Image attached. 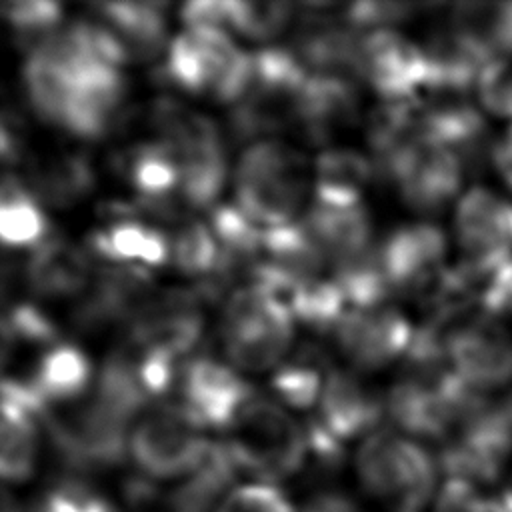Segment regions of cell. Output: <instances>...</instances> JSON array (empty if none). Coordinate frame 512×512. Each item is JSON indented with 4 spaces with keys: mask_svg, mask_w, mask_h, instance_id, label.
I'll use <instances>...</instances> for the list:
<instances>
[{
    "mask_svg": "<svg viewBox=\"0 0 512 512\" xmlns=\"http://www.w3.org/2000/svg\"><path fill=\"white\" fill-rule=\"evenodd\" d=\"M180 20L184 28L194 26H212V28H230L232 18V0H194L180 6Z\"/></svg>",
    "mask_w": 512,
    "mask_h": 512,
    "instance_id": "42",
    "label": "cell"
},
{
    "mask_svg": "<svg viewBox=\"0 0 512 512\" xmlns=\"http://www.w3.org/2000/svg\"><path fill=\"white\" fill-rule=\"evenodd\" d=\"M238 474L276 484L302 472L306 428L276 400L254 394L224 432Z\"/></svg>",
    "mask_w": 512,
    "mask_h": 512,
    "instance_id": "5",
    "label": "cell"
},
{
    "mask_svg": "<svg viewBox=\"0 0 512 512\" xmlns=\"http://www.w3.org/2000/svg\"><path fill=\"white\" fill-rule=\"evenodd\" d=\"M218 334L224 354L238 370L262 372L278 368L290 352L294 316L276 296L242 284L224 300Z\"/></svg>",
    "mask_w": 512,
    "mask_h": 512,
    "instance_id": "6",
    "label": "cell"
},
{
    "mask_svg": "<svg viewBox=\"0 0 512 512\" xmlns=\"http://www.w3.org/2000/svg\"><path fill=\"white\" fill-rule=\"evenodd\" d=\"M354 466L366 496L390 512H418L438 492V460L418 440L390 428L362 440Z\"/></svg>",
    "mask_w": 512,
    "mask_h": 512,
    "instance_id": "4",
    "label": "cell"
},
{
    "mask_svg": "<svg viewBox=\"0 0 512 512\" xmlns=\"http://www.w3.org/2000/svg\"><path fill=\"white\" fill-rule=\"evenodd\" d=\"M220 512H296V508L276 484L246 482L230 490Z\"/></svg>",
    "mask_w": 512,
    "mask_h": 512,
    "instance_id": "40",
    "label": "cell"
},
{
    "mask_svg": "<svg viewBox=\"0 0 512 512\" xmlns=\"http://www.w3.org/2000/svg\"><path fill=\"white\" fill-rule=\"evenodd\" d=\"M0 230L8 248H36L52 232L42 204L24 184L22 176L6 172L0 188Z\"/></svg>",
    "mask_w": 512,
    "mask_h": 512,
    "instance_id": "30",
    "label": "cell"
},
{
    "mask_svg": "<svg viewBox=\"0 0 512 512\" xmlns=\"http://www.w3.org/2000/svg\"><path fill=\"white\" fill-rule=\"evenodd\" d=\"M118 162L136 198L156 200L180 196V166L170 142L162 138L140 142Z\"/></svg>",
    "mask_w": 512,
    "mask_h": 512,
    "instance_id": "28",
    "label": "cell"
},
{
    "mask_svg": "<svg viewBox=\"0 0 512 512\" xmlns=\"http://www.w3.org/2000/svg\"><path fill=\"white\" fill-rule=\"evenodd\" d=\"M346 298L332 278H310L302 280L290 300L288 310L294 320L302 322L314 332H334L340 318L344 316Z\"/></svg>",
    "mask_w": 512,
    "mask_h": 512,
    "instance_id": "34",
    "label": "cell"
},
{
    "mask_svg": "<svg viewBox=\"0 0 512 512\" xmlns=\"http://www.w3.org/2000/svg\"><path fill=\"white\" fill-rule=\"evenodd\" d=\"M156 138L170 142L178 156V194L188 208L212 210L226 182V150L216 122L172 96H160L148 110Z\"/></svg>",
    "mask_w": 512,
    "mask_h": 512,
    "instance_id": "3",
    "label": "cell"
},
{
    "mask_svg": "<svg viewBox=\"0 0 512 512\" xmlns=\"http://www.w3.org/2000/svg\"><path fill=\"white\" fill-rule=\"evenodd\" d=\"M24 380L56 410L60 404H74L82 398L92 380V362L76 344L56 342L36 358Z\"/></svg>",
    "mask_w": 512,
    "mask_h": 512,
    "instance_id": "24",
    "label": "cell"
},
{
    "mask_svg": "<svg viewBox=\"0 0 512 512\" xmlns=\"http://www.w3.org/2000/svg\"><path fill=\"white\" fill-rule=\"evenodd\" d=\"M298 8L292 2H232L230 28L254 42H266L286 30Z\"/></svg>",
    "mask_w": 512,
    "mask_h": 512,
    "instance_id": "37",
    "label": "cell"
},
{
    "mask_svg": "<svg viewBox=\"0 0 512 512\" xmlns=\"http://www.w3.org/2000/svg\"><path fill=\"white\" fill-rule=\"evenodd\" d=\"M360 116L358 80L340 74H310L296 100V130L312 144H330Z\"/></svg>",
    "mask_w": 512,
    "mask_h": 512,
    "instance_id": "17",
    "label": "cell"
},
{
    "mask_svg": "<svg viewBox=\"0 0 512 512\" xmlns=\"http://www.w3.org/2000/svg\"><path fill=\"white\" fill-rule=\"evenodd\" d=\"M86 250L108 264L156 268L170 260V236L142 218H118L94 228Z\"/></svg>",
    "mask_w": 512,
    "mask_h": 512,
    "instance_id": "21",
    "label": "cell"
},
{
    "mask_svg": "<svg viewBox=\"0 0 512 512\" xmlns=\"http://www.w3.org/2000/svg\"><path fill=\"white\" fill-rule=\"evenodd\" d=\"M166 2H96L94 16L106 22L122 40L128 58L138 62L154 60L166 46Z\"/></svg>",
    "mask_w": 512,
    "mask_h": 512,
    "instance_id": "23",
    "label": "cell"
},
{
    "mask_svg": "<svg viewBox=\"0 0 512 512\" xmlns=\"http://www.w3.org/2000/svg\"><path fill=\"white\" fill-rule=\"evenodd\" d=\"M448 22L484 62L512 58V2H458Z\"/></svg>",
    "mask_w": 512,
    "mask_h": 512,
    "instance_id": "27",
    "label": "cell"
},
{
    "mask_svg": "<svg viewBox=\"0 0 512 512\" xmlns=\"http://www.w3.org/2000/svg\"><path fill=\"white\" fill-rule=\"evenodd\" d=\"M94 270L90 252L72 240L50 234L30 250L24 264V280L38 298H72L88 290Z\"/></svg>",
    "mask_w": 512,
    "mask_h": 512,
    "instance_id": "19",
    "label": "cell"
},
{
    "mask_svg": "<svg viewBox=\"0 0 512 512\" xmlns=\"http://www.w3.org/2000/svg\"><path fill=\"white\" fill-rule=\"evenodd\" d=\"M422 50L428 62L426 92H430V96H468L474 92L486 62L450 22L432 28Z\"/></svg>",
    "mask_w": 512,
    "mask_h": 512,
    "instance_id": "22",
    "label": "cell"
},
{
    "mask_svg": "<svg viewBox=\"0 0 512 512\" xmlns=\"http://www.w3.org/2000/svg\"><path fill=\"white\" fill-rule=\"evenodd\" d=\"M52 408L26 380H2V454L0 470L6 484H26L38 466L42 440Z\"/></svg>",
    "mask_w": 512,
    "mask_h": 512,
    "instance_id": "14",
    "label": "cell"
},
{
    "mask_svg": "<svg viewBox=\"0 0 512 512\" xmlns=\"http://www.w3.org/2000/svg\"><path fill=\"white\" fill-rule=\"evenodd\" d=\"M300 512H362V508L348 492L322 486L306 498Z\"/></svg>",
    "mask_w": 512,
    "mask_h": 512,
    "instance_id": "43",
    "label": "cell"
},
{
    "mask_svg": "<svg viewBox=\"0 0 512 512\" xmlns=\"http://www.w3.org/2000/svg\"><path fill=\"white\" fill-rule=\"evenodd\" d=\"M300 220L330 264L372 244V218L362 204L328 206L312 200Z\"/></svg>",
    "mask_w": 512,
    "mask_h": 512,
    "instance_id": "25",
    "label": "cell"
},
{
    "mask_svg": "<svg viewBox=\"0 0 512 512\" xmlns=\"http://www.w3.org/2000/svg\"><path fill=\"white\" fill-rule=\"evenodd\" d=\"M2 338L4 348H8L10 342L52 346L58 342V326L48 312L34 302H8L4 304Z\"/></svg>",
    "mask_w": 512,
    "mask_h": 512,
    "instance_id": "38",
    "label": "cell"
},
{
    "mask_svg": "<svg viewBox=\"0 0 512 512\" xmlns=\"http://www.w3.org/2000/svg\"><path fill=\"white\" fill-rule=\"evenodd\" d=\"M474 96L486 116L512 124V58L486 62L476 80Z\"/></svg>",
    "mask_w": 512,
    "mask_h": 512,
    "instance_id": "39",
    "label": "cell"
},
{
    "mask_svg": "<svg viewBox=\"0 0 512 512\" xmlns=\"http://www.w3.org/2000/svg\"><path fill=\"white\" fill-rule=\"evenodd\" d=\"M208 442L176 402H162L132 426L128 456L144 478L180 482L200 464Z\"/></svg>",
    "mask_w": 512,
    "mask_h": 512,
    "instance_id": "8",
    "label": "cell"
},
{
    "mask_svg": "<svg viewBox=\"0 0 512 512\" xmlns=\"http://www.w3.org/2000/svg\"><path fill=\"white\" fill-rule=\"evenodd\" d=\"M220 260V244L208 222L182 220L170 236V262L190 278H208Z\"/></svg>",
    "mask_w": 512,
    "mask_h": 512,
    "instance_id": "35",
    "label": "cell"
},
{
    "mask_svg": "<svg viewBox=\"0 0 512 512\" xmlns=\"http://www.w3.org/2000/svg\"><path fill=\"white\" fill-rule=\"evenodd\" d=\"M464 176L458 154L420 132L374 168V178L394 184L402 202L424 216L456 204L464 192Z\"/></svg>",
    "mask_w": 512,
    "mask_h": 512,
    "instance_id": "7",
    "label": "cell"
},
{
    "mask_svg": "<svg viewBox=\"0 0 512 512\" xmlns=\"http://www.w3.org/2000/svg\"><path fill=\"white\" fill-rule=\"evenodd\" d=\"M492 168L502 184L512 194V124H508L494 142L492 148Z\"/></svg>",
    "mask_w": 512,
    "mask_h": 512,
    "instance_id": "44",
    "label": "cell"
},
{
    "mask_svg": "<svg viewBox=\"0 0 512 512\" xmlns=\"http://www.w3.org/2000/svg\"><path fill=\"white\" fill-rule=\"evenodd\" d=\"M24 184L50 208H70L94 188V170L78 150H54L24 160Z\"/></svg>",
    "mask_w": 512,
    "mask_h": 512,
    "instance_id": "20",
    "label": "cell"
},
{
    "mask_svg": "<svg viewBox=\"0 0 512 512\" xmlns=\"http://www.w3.org/2000/svg\"><path fill=\"white\" fill-rule=\"evenodd\" d=\"M174 400L202 430L226 432L238 412L256 394L254 388L228 364L212 356H192L176 384Z\"/></svg>",
    "mask_w": 512,
    "mask_h": 512,
    "instance_id": "13",
    "label": "cell"
},
{
    "mask_svg": "<svg viewBox=\"0 0 512 512\" xmlns=\"http://www.w3.org/2000/svg\"><path fill=\"white\" fill-rule=\"evenodd\" d=\"M334 336L338 350L352 366L358 370H378L408 352L414 326L400 308L382 304L346 310Z\"/></svg>",
    "mask_w": 512,
    "mask_h": 512,
    "instance_id": "15",
    "label": "cell"
},
{
    "mask_svg": "<svg viewBox=\"0 0 512 512\" xmlns=\"http://www.w3.org/2000/svg\"><path fill=\"white\" fill-rule=\"evenodd\" d=\"M446 362L468 392L500 394L512 382V332L504 320L470 316L450 330Z\"/></svg>",
    "mask_w": 512,
    "mask_h": 512,
    "instance_id": "9",
    "label": "cell"
},
{
    "mask_svg": "<svg viewBox=\"0 0 512 512\" xmlns=\"http://www.w3.org/2000/svg\"><path fill=\"white\" fill-rule=\"evenodd\" d=\"M306 156L278 140L250 142L234 168V204L258 226L296 222L310 186Z\"/></svg>",
    "mask_w": 512,
    "mask_h": 512,
    "instance_id": "2",
    "label": "cell"
},
{
    "mask_svg": "<svg viewBox=\"0 0 512 512\" xmlns=\"http://www.w3.org/2000/svg\"><path fill=\"white\" fill-rule=\"evenodd\" d=\"M28 512H124L94 476L58 470L44 490L28 502Z\"/></svg>",
    "mask_w": 512,
    "mask_h": 512,
    "instance_id": "33",
    "label": "cell"
},
{
    "mask_svg": "<svg viewBox=\"0 0 512 512\" xmlns=\"http://www.w3.org/2000/svg\"><path fill=\"white\" fill-rule=\"evenodd\" d=\"M418 8H420V4H416V2L364 0V2L346 4L342 14L350 26L366 32V30H376V28H394L396 24L410 20Z\"/></svg>",
    "mask_w": 512,
    "mask_h": 512,
    "instance_id": "41",
    "label": "cell"
},
{
    "mask_svg": "<svg viewBox=\"0 0 512 512\" xmlns=\"http://www.w3.org/2000/svg\"><path fill=\"white\" fill-rule=\"evenodd\" d=\"M386 414V396L348 368L332 366L324 378L318 414L320 424L340 442L378 430Z\"/></svg>",
    "mask_w": 512,
    "mask_h": 512,
    "instance_id": "18",
    "label": "cell"
},
{
    "mask_svg": "<svg viewBox=\"0 0 512 512\" xmlns=\"http://www.w3.org/2000/svg\"><path fill=\"white\" fill-rule=\"evenodd\" d=\"M156 76L192 96L220 104H238L252 88V52L236 46L224 28L194 26L178 32L166 50Z\"/></svg>",
    "mask_w": 512,
    "mask_h": 512,
    "instance_id": "1",
    "label": "cell"
},
{
    "mask_svg": "<svg viewBox=\"0 0 512 512\" xmlns=\"http://www.w3.org/2000/svg\"><path fill=\"white\" fill-rule=\"evenodd\" d=\"M330 372V354L318 342H302L274 368L270 386L274 396L298 410L318 404L322 384Z\"/></svg>",
    "mask_w": 512,
    "mask_h": 512,
    "instance_id": "29",
    "label": "cell"
},
{
    "mask_svg": "<svg viewBox=\"0 0 512 512\" xmlns=\"http://www.w3.org/2000/svg\"><path fill=\"white\" fill-rule=\"evenodd\" d=\"M356 74L380 100L390 102L418 100L428 86V62L422 46L396 28L362 32Z\"/></svg>",
    "mask_w": 512,
    "mask_h": 512,
    "instance_id": "12",
    "label": "cell"
},
{
    "mask_svg": "<svg viewBox=\"0 0 512 512\" xmlns=\"http://www.w3.org/2000/svg\"><path fill=\"white\" fill-rule=\"evenodd\" d=\"M392 294L424 300L448 270V236L434 222H408L378 244Z\"/></svg>",
    "mask_w": 512,
    "mask_h": 512,
    "instance_id": "11",
    "label": "cell"
},
{
    "mask_svg": "<svg viewBox=\"0 0 512 512\" xmlns=\"http://www.w3.org/2000/svg\"><path fill=\"white\" fill-rule=\"evenodd\" d=\"M374 178L372 160L354 148H326L312 166L314 200L328 206L360 204L362 190Z\"/></svg>",
    "mask_w": 512,
    "mask_h": 512,
    "instance_id": "26",
    "label": "cell"
},
{
    "mask_svg": "<svg viewBox=\"0 0 512 512\" xmlns=\"http://www.w3.org/2000/svg\"><path fill=\"white\" fill-rule=\"evenodd\" d=\"M468 512H508V510H506V506L500 502V498L484 496V498L478 500Z\"/></svg>",
    "mask_w": 512,
    "mask_h": 512,
    "instance_id": "45",
    "label": "cell"
},
{
    "mask_svg": "<svg viewBox=\"0 0 512 512\" xmlns=\"http://www.w3.org/2000/svg\"><path fill=\"white\" fill-rule=\"evenodd\" d=\"M144 512H166L164 508H160V510H144Z\"/></svg>",
    "mask_w": 512,
    "mask_h": 512,
    "instance_id": "47",
    "label": "cell"
},
{
    "mask_svg": "<svg viewBox=\"0 0 512 512\" xmlns=\"http://www.w3.org/2000/svg\"><path fill=\"white\" fill-rule=\"evenodd\" d=\"M154 296L152 272L144 266L106 264L94 270L92 282L72 312L80 330H100L108 324H130Z\"/></svg>",
    "mask_w": 512,
    "mask_h": 512,
    "instance_id": "16",
    "label": "cell"
},
{
    "mask_svg": "<svg viewBox=\"0 0 512 512\" xmlns=\"http://www.w3.org/2000/svg\"><path fill=\"white\" fill-rule=\"evenodd\" d=\"M498 498H500V502L506 506V510L512 512V472L508 474V478H506V482H504L502 492H500Z\"/></svg>",
    "mask_w": 512,
    "mask_h": 512,
    "instance_id": "46",
    "label": "cell"
},
{
    "mask_svg": "<svg viewBox=\"0 0 512 512\" xmlns=\"http://www.w3.org/2000/svg\"><path fill=\"white\" fill-rule=\"evenodd\" d=\"M2 16L16 44L32 50L44 36L54 32L62 20V6L54 0H6Z\"/></svg>",
    "mask_w": 512,
    "mask_h": 512,
    "instance_id": "36",
    "label": "cell"
},
{
    "mask_svg": "<svg viewBox=\"0 0 512 512\" xmlns=\"http://www.w3.org/2000/svg\"><path fill=\"white\" fill-rule=\"evenodd\" d=\"M262 260L298 282L318 278L328 262L302 220L266 228Z\"/></svg>",
    "mask_w": 512,
    "mask_h": 512,
    "instance_id": "31",
    "label": "cell"
},
{
    "mask_svg": "<svg viewBox=\"0 0 512 512\" xmlns=\"http://www.w3.org/2000/svg\"><path fill=\"white\" fill-rule=\"evenodd\" d=\"M454 240L460 260L496 268L512 264V198L474 184L454 204Z\"/></svg>",
    "mask_w": 512,
    "mask_h": 512,
    "instance_id": "10",
    "label": "cell"
},
{
    "mask_svg": "<svg viewBox=\"0 0 512 512\" xmlns=\"http://www.w3.org/2000/svg\"><path fill=\"white\" fill-rule=\"evenodd\" d=\"M330 278L338 284L352 308H376L388 304L386 300L392 296L380 248L376 244L332 262Z\"/></svg>",
    "mask_w": 512,
    "mask_h": 512,
    "instance_id": "32",
    "label": "cell"
}]
</instances>
